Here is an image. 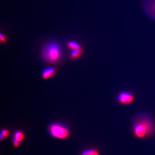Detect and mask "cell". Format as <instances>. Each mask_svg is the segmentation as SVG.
<instances>
[{
	"label": "cell",
	"mask_w": 155,
	"mask_h": 155,
	"mask_svg": "<svg viewBox=\"0 0 155 155\" xmlns=\"http://www.w3.org/2000/svg\"><path fill=\"white\" fill-rule=\"evenodd\" d=\"M41 56L45 61L50 64H57L63 57L61 47L54 42L46 43L41 49Z\"/></svg>",
	"instance_id": "1"
},
{
	"label": "cell",
	"mask_w": 155,
	"mask_h": 155,
	"mask_svg": "<svg viewBox=\"0 0 155 155\" xmlns=\"http://www.w3.org/2000/svg\"><path fill=\"white\" fill-rule=\"evenodd\" d=\"M152 121L148 116L143 114L137 116L134 124V131L135 135L139 138H143L151 132Z\"/></svg>",
	"instance_id": "2"
},
{
	"label": "cell",
	"mask_w": 155,
	"mask_h": 155,
	"mask_svg": "<svg viewBox=\"0 0 155 155\" xmlns=\"http://www.w3.org/2000/svg\"><path fill=\"white\" fill-rule=\"evenodd\" d=\"M49 133L52 137L59 140H64L69 136V129L65 124L60 123H53L48 127Z\"/></svg>",
	"instance_id": "3"
},
{
	"label": "cell",
	"mask_w": 155,
	"mask_h": 155,
	"mask_svg": "<svg viewBox=\"0 0 155 155\" xmlns=\"http://www.w3.org/2000/svg\"><path fill=\"white\" fill-rule=\"evenodd\" d=\"M142 9L148 18L155 21V0H143Z\"/></svg>",
	"instance_id": "4"
},
{
	"label": "cell",
	"mask_w": 155,
	"mask_h": 155,
	"mask_svg": "<svg viewBox=\"0 0 155 155\" xmlns=\"http://www.w3.org/2000/svg\"><path fill=\"white\" fill-rule=\"evenodd\" d=\"M117 100L120 104H129L133 103L134 97L132 94L126 92H121L117 97Z\"/></svg>",
	"instance_id": "5"
},
{
	"label": "cell",
	"mask_w": 155,
	"mask_h": 155,
	"mask_svg": "<svg viewBox=\"0 0 155 155\" xmlns=\"http://www.w3.org/2000/svg\"><path fill=\"white\" fill-rule=\"evenodd\" d=\"M56 73L57 69L55 68L52 67L46 68L42 72V77L44 80H47L55 76Z\"/></svg>",
	"instance_id": "6"
},
{
	"label": "cell",
	"mask_w": 155,
	"mask_h": 155,
	"mask_svg": "<svg viewBox=\"0 0 155 155\" xmlns=\"http://www.w3.org/2000/svg\"><path fill=\"white\" fill-rule=\"evenodd\" d=\"M84 53V49L83 47L81 48L71 50L69 54V58L70 60H76L80 58Z\"/></svg>",
	"instance_id": "7"
},
{
	"label": "cell",
	"mask_w": 155,
	"mask_h": 155,
	"mask_svg": "<svg viewBox=\"0 0 155 155\" xmlns=\"http://www.w3.org/2000/svg\"><path fill=\"white\" fill-rule=\"evenodd\" d=\"M66 46L70 50H73L82 48L81 45L74 41H68L66 42Z\"/></svg>",
	"instance_id": "8"
},
{
	"label": "cell",
	"mask_w": 155,
	"mask_h": 155,
	"mask_svg": "<svg viewBox=\"0 0 155 155\" xmlns=\"http://www.w3.org/2000/svg\"><path fill=\"white\" fill-rule=\"evenodd\" d=\"M24 138H25V136L24 135V134L20 131H17L15 132V133L14 135L13 139L18 140L19 142H22Z\"/></svg>",
	"instance_id": "9"
},
{
	"label": "cell",
	"mask_w": 155,
	"mask_h": 155,
	"mask_svg": "<svg viewBox=\"0 0 155 155\" xmlns=\"http://www.w3.org/2000/svg\"><path fill=\"white\" fill-rule=\"evenodd\" d=\"M81 155H100V153L95 149H89L84 151Z\"/></svg>",
	"instance_id": "10"
},
{
	"label": "cell",
	"mask_w": 155,
	"mask_h": 155,
	"mask_svg": "<svg viewBox=\"0 0 155 155\" xmlns=\"http://www.w3.org/2000/svg\"><path fill=\"white\" fill-rule=\"evenodd\" d=\"M10 135V132L9 130L7 129H3L1 130V134L0 135V139L1 140H3L7 138Z\"/></svg>",
	"instance_id": "11"
},
{
	"label": "cell",
	"mask_w": 155,
	"mask_h": 155,
	"mask_svg": "<svg viewBox=\"0 0 155 155\" xmlns=\"http://www.w3.org/2000/svg\"><path fill=\"white\" fill-rule=\"evenodd\" d=\"M0 42L2 44H6L8 42V38L4 33H0Z\"/></svg>",
	"instance_id": "12"
},
{
	"label": "cell",
	"mask_w": 155,
	"mask_h": 155,
	"mask_svg": "<svg viewBox=\"0 0 155 155\" xmlns=\"http://www.w3.org/2000/svg\"><path fill=\"white\" fill-rule=\"evenodd\" d=\"M21 142H19L18 140H15V139H13V143L14 146L16 147V148H18L20 146V145Z\"/></svg>",
	"instance_id": "13"
}]
</instances>
